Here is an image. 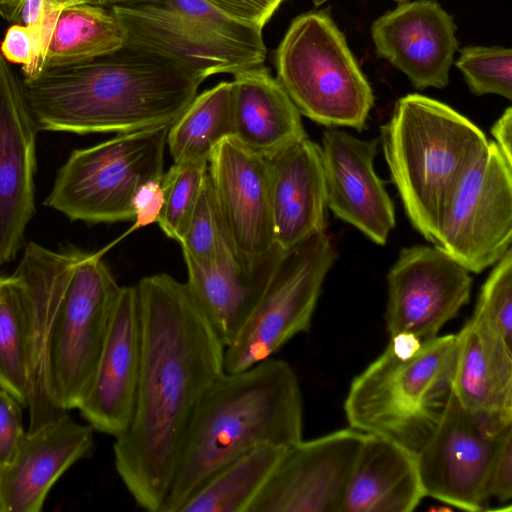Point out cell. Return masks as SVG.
I'll return each instance as SVG.
<instances>
[{
    "label": "cell",
    "instance_id": "cell-44",
    "mask_svg": "<svg viewBox=\"0 0 512 512\" xmlns=\"http://www.w3.org/2000/svg\"><path fill=\"white\" fill-rule=\"evenodd\" d=\"M395 1L402 3V2H407V1H410V0H395Z\"/></svg>",
    "mask_w": 512,
    "mask_h": 512
},
{
    "label": "cell",
    "instance_id": "cell-10",
    "mask_svg": "<svg viewBox=\"0 0 512 512\" xmlns=\"http://www.w3.org/2000/svg\"><path fill=\"white\" fill-rule=\"evenodd\" d=\"M336 257L326 230L275 254L245 325L225 348V372L241 371L274 357L293 337L310 329L325 277Z\"/></svg>",
    "mask_w": 512,
    "mask_h": 512
},
{
    "label": "cell",
    "instance_id": "cell-15",
    "mask_svg": "<svg viewBox=\"0 0 512 512\" xmlns=\"http://www.w3.org/2000/svg\"><path fill=\"white\" fill-rule=\"evenodd\" d=\"M503 431L483 427L452 393L439 424L416 454L425 496L466 511L483 510Z\"/></svg>",
    "mask_w": 512,
    "mask_h": 512
},
{
    "label": "cell",
    "instance_id": "cell-5",
    "mask_svg": "<svg viewBox=\"0 0 512 512\" xmlns=\"http://www.w3.org/2000/svg\"><path fill=\"white\" fill-rule=\"evenodd\" d=\"M456 334L423 341L413 354L389 345L351 382L344 411L351 428L417 454L452 394Z\"/></svg>",
    "mask_w": 512,
    "mask_h": 512
},
{
    "label": "cell",
    "instance_id": "cell-11",
    "mask_svg": "<svg viewBox=\"0 0 512 512\" xmlns=\"http://www.w3.org/2000/svg\"><path fill=\"white\" fill-rule=\"evenodd\" d=\"M511 241L512 163L489 142L451 194L435 246L480 273L504 256Z\"/></svg>",
    "mask_w": 512,
    "mask_h": 512
},
{
    "label": "cell",
    "instance_id": "cell-42",
    "mask_svg": "<svg viewBox=\"0 0 512 512\" xmlns=\"http://www.w3.org/2000/svg\"><path fill=\"white\" fill-rule=\"evenodd\" d=\"M315 6H320L329 0H312Z\"/></svg>",
    "mask_w": 512,
    "mask_h": 512
},
{
    "label": "cell",
    "instance_id": "cell-39",
    "mask_svg": "<svg viewBox=\"0 0 512 512\" xmlns=\"http://www.w3.org/2000/svg\"><path fill=\"white\" fill-rule=\"evenodd\" d=\"M161 180L146 181L137 189L132 200L134 224L130 231L158 223L164 204Z\"/></svg>",
    "mask_w": 512,
    "mask_h": 512
},
{
    "label": "cell",
    "instance_id": "cell-31",
    "mask_svg": "<svg viewBox=\"0 0 512 512\" xmlns=\"http://www.w3.org/2000/svg\"><path fill=\"white\" fill-rule=\"evenodd\" d=\"M208 164L173 163L161 183L164 204L158 224L165 235L182 243L207 174Z\"/></svg>",
    "mask_w": 512,
    "mask_h": 512
},
{
    "label": "cell",
    "instance_id": "cell-40",
    "mask_svg": "<svg viewBox=\"0 0 512 512\" xmlns=\"http://www.w3.org/2000/svg\"><path fill=\"white\" fill-rule=\"evenodd\" d=\"M46 13V0H24L18 14L16 24L30 28L35 35L36 44Z\"/></svg>",
    "mask_w": 512,
    "mask_h": 512
},
{
    "label": "cell",
    "instance_id": "cell-35",
    "mask_svg": "<svg viewBox=\"0 0 512 512\" xmlns=\"http://www.w3.org/2000/svg\"><path fill=\"white\" fill-rule=\"evenodd\" d=\"M22 408L14 396L0 387V472L12 461L26 434Z\"/></svg>",
    "mask_w": 512,
    "mask_h": 512
},
{
    "label": "cell",
    "instance_id": "cell-22",
    "mask_svg": "<svg viewBox=\"0 0 512 512\" xmlns=\"http://www.w3.org/2000/svg\"><path fill=\"white\" fill-rule=\"evenodd\" d=\"M452 393L489 431L512 426V347L472 318L456 334Z\"/></svg>",
    "mask_w": 512,
    "mask_h": 512
},
{
    "label": "cell",
    "instance_id": "cell-13",
    "mask_svg": "<svg viewBox=\"0 0 512 512\" xmlns=\"http://www.w3.org/2000/svg\"><path fill=\"white\" fill-rule=\"evenodd\" d=\"M364 437L349 427L287 447L247 512H338Z\"/></svg>",
    "mask_w": 512,
    "mask_h": 512
},
{
    "label": "cell",
    "instance_id": "cell-29",
    "mask_svg": "<svg viewBox=\"0 0 512 512\" xmlns=\"http://www.w3.org/2000/svg\"><path fill=\"white\" fill-rule=\"evenodd\" d=\"M286 448L253 447L217 471L179 512H247Z\"/></svg>",
    "mask_w": 512,
    "mask_h": 512
},
{
    "label": "cell",
    "instance_id": "cell-9",
    "mask_svg": "<svg viewBox=\"0 0 512 512\" xmlns=\"http://www.w3.org/2000/svg\"><path fill=\"white\" fill-rule=\"evenodd\" d=\"M84 253L57 303L45 349V383L57 416L77 409L92 380L121 286L102 260Z\"/></svg>",
    "mask_w": 512,
    "mask_h": 512
},
{
    "label": "cell",
    "instance_id": "cell-26",
    "mask_svg": "<svg viewBox=\"0 0 512 512\" xmlns=\"http://www.w3.org/2000/svg\"><path fill=\"white\" fill-rule=\"evenodd\" d=\"M183 257L188 290L224 346L228 347L245 325L264 278L259 283L248 280L234 257L210 265L199 264L187 254Z\"/></svg>",
    "mask_w": 512,
    "mask_h": 512
},
{
    "label": "cell",
    "instance_id": "cell-28",
    "mask_svg": "<svg viewBox=\"0 0 512 512\" xmlns=\"http://www.w3.org/2000/svg\"><path fill=\"white\" fill-rule=\"evenodd\" d=\"M234 136L232 82H220L197 94L170 125L167 146L174 163L208 164L224 139Z\"/></svg>",
    "mask_w": 512,
    "mask_h": 512
},
{
    "label": "cell",
    "instance_id": "cell-17",
    "mask_svg": "<svg viewBox=\"0 0 512 512\" xmlns=\"http://www.w3.org/2000/svg\"><path fill=\"white\" fill-rule=\"evenodd\" d=\"M141 357L142 323L136 285L121 286L92 380L77 408L94 430L115 439L128 429Z\"/></svg>",
    "mask_w": 512,
    "mask_h": 512
},
{
    "label": "cell",
    "instance_id": "cell-1",
    "mask_svg": "<svg viewBox=\"0 0 512 512\" xmlns=\"http://www.w3.org/2000/svg\"><path fill=\"white\" fill-rule=\"evenodd\" d=\"M142 357L131 423L115 438L116 472L136 505L162 512L192 416L225 372V346L185 282L166 273L136 285Z\"/></svg>",
    "mask_w": 512,
    "mask_h": 512
},
{
    "label": "cell",
    "instance_id": "cell-27",
    "mask_svg": "<svg viewBox=\"0 0 512 512\" xmlns=\"http://www.w3.org/2000/svg\"><path fill=\"white\" fill-rule=\"evenodd\" d=\"M126 33L109 9L74 4L57 9L41 71L92 61L126 42Z\"/></svg>",
    "mask_w": 512,
    "mask_h": 512
},
{
    "label": "cell",
    "instance_id": "cell-25",
    "mask_svg": "<svg viewBox=\"0 0 512 512\" xmlns=\"http://www.w3.org/2000/svg\"><path fill=\"white\" fill-rule=\"evenodd\" d=\"M234 136L270 158L307 137L301 113L268 68L258 65L233 75Z\"/></svg>",
    "mask_w": 512,
    "mask_h": 512
},
{
    "label": "cell",
    "instance_id": "cell-45",
    "mask_svg": "<svg viewBox=\"0 0 512 512\" xmlns=\"http://www.w3.org/2000/svg\"><path fill=\"white\" fill-rule=\"evenodd\" d=\"M48 1H54V0H48Z\"/></svg>",
    "mask_w": 512,
    "mask_h": 512
},
{
    "label": "cell",
    "instance_id": "cell-16",
    "mask_svg": "<svg viewBox=\"0 0 512 512\" xmlns=\"http://www.w3.org/2000/svg\"><path fill=\"white\" fill-rule=\"evenodd\" d=\"M37 132L22 81L0 52V264L22 248L35 211Z\"/></svg>",
    "mask_w": 512,
    "mask_h": 512
},
{
    "label": "cell",
    "instance_id": "cell-19",
    "mask_svg": "<svg viewBox=\"0 0 512 512\" xmlns=\"http://www.w3.org/2000/svg\"><path fill=\"white\" fill-rule=\"evenodd\" d=\"M378 56L418 89L444 88L458 49L453 18L434 0L407 1L371 26Z\"/></svg>",
    "mask_w": 512,
    "mask_h": 512
},
{
    "label": "cell",
    "instance_id": "cell-20",
    "mask_svg": "<svg viewBox=\"0 0 512 512\" xmlns=\"http://www.w3.org/2000/svg\"><path fill=\"white\" fill-rule=\"evenodd\" d=\"M94 429L67 413L27 431L0 472V512H38L59 477L94 449Z\"/></svg>",
    "mask_w": 512,
    "mask_h": 512
},
{
    "label": "cell",
    "instance_id": "cell-38",
    "mask_svg": "<svg viewBox=\"0 0 512 512\" xmlns=\"http://www.w3.org/2000/svg\"><path fill=\"white\" fill-rule=\"evenodd\" d=\"M243 24L262 29L283 0H206Z\"/></svg>",
    "mask_w": 512,
    "mask_h": 512
},
{
    "label": "cell",
    "instance_id": "cell-12",
    "mask_svg": "<svg viewBox=\"0 0 512 512\" xmlns=\"http://www.w3.org/2000/svg\"><path fill=\"white\" fill-rule=\"evenodd\" d=\"M207 170L237 263L248 280L259 283L279 251L274 238L268 159L229 137L214 149Z\"/></svg>",
    "mask_w": 512,
    "mask_h": 512
},
{
    "label": "cell",
    "instance_id": "cell-6",
    "mask_svg": "<svg viewBox=\"0 0 512 512\" xmlns=\"http://www.w3.org/2000/svg\"><path fill=\"white\" fill-rule=\"evenodd\" d=\"M108 5L127 41L203 80L264 64L262 29L230 18L206 0H112Z\"/></svg>",
    "mask_w": 512,
    "mask_h": 512
},
{
    "label": "cell",
    "instance_id": "cell-23",
    "mask_svg": "<svg viewBox=\"0 0 512 512\" xmlns=\"http://www.w3.org/2000/svg\"><path fill=\"white\" fill-rule=\"evenodd\" d=\"M267 159L275 244L286 251L326 230L321 149L305 137Z\"/></svg>",
    "mask_w": 512,
    "mask_h": 512
},
{
    "label": "cell",
    "instance_id": "cell-7",
    "mask_svg": "<svg viewBox=\"0 0 512 512\" xmlns=\"http://www.w3.org/2000/svg\"><path fill=\"white\" fill-rule=\"evenodd\" d=\"M275 66L301 115L328 127L365 128L373 92L330 15L314 11L295 18Z\"/></svg>",
    "mask_w": 512,
    "mask_h": 512
},
{
    "label": "cell",
    "instance_id": "cell-41",
    "mask_svg": "<svg viewBox=\"0 0 512 512\" xmlns=\"http://www.w3.org/2000/svg\"><path fill=\"white\" fill-rule=\"evenodd\" d=\"M493 141L505 159L512 163V108L508 107L494 123Z\"/></svg>",
    "mask_w": 512,
    "mask_h": 512
},
{
    "label": "cell",
    "instance_id": "cell-21",
    "mask_svg": "<svg viewBox=\"0 0 512 512\" xmlns=\"http://www.w3.org/2000/svg\"><path fill=\"white\" fill-rule=\"evenodd\" d=\"M84 253L73 246L55 251L29 242L14 272L24 287L29 315L28 431L59 417L47 397L46 342L61 293Z\"/></svg>",
    "mask_w": 512,
    "mask_h": 512
},
{
    "label": "cell",
    "instance_id": "cell-43",
    "mask_svg": "<svg viewBox=\"0 0 512 512\" xmlns=\"http://www.w3.org/2000/svg\"><path fill=\"white\" fill-rule=\"evenodd\" d=\"M9 2L11 3H14V4H19L21 3L23 0H8Z\"/></svg>",
    "mask_w": 512,
    "mask_h": 512
},
{
    "label": "cell",
    "instance_id": "cell-37",
    "mask_svg": "<svg viewBox=\"0 0 512 512\" xmlns=\"http://www.w3.org/2000/svg\"><path fill=\"white\" fill-rule=\"evenodd\" d=\"M0 52L7 61L22 66L25 78L33 76L36 60V38L30 28L20 24L12 25L2 40Z\"/></svg>",
    "mask_w": 512,
    "mask_h": 512
},
{
    "label": "cell",
    "instance_id": "cell-34",
    "mask_svg": "<svg viewBox=\"0 0 512 512\" xmlns=\"http://www.w3.org/2000/svg\"><path fill=\"white\" fill-rule=\"evenodd\" d=\"M481 287L472 319L512 347V250L499 259Z\"/></svg>",
    "mask_w": 512,
    "mask_h": 512
},
{
    "label": "cell",
    "instance_id": "cell-24",
    "mask_svg": "<svg viewBox=\"0 0 512 512\" xmlns=\"http://www.w3.org/2000/svg\"><path fill=\"white\" fill-rule=\"evenodd\" d=\"M424 497L416 454L365 434L338 512H411Z\"/></svg>",
    "mask_w": 512,
    "mask_h": 512
},
{
    "label": "cell",
    "instance_id": "cell-3",
    "mask_svg": "<svg viewBox=\"0 0 512 512\" xmlns=\"http://www.w3.org/2000/svg\"><path fill=\"white\" fill-rule=\"evenodd\" d=\"M302 434V394L288 362L272 357L224 372L192 416L162 512H179L217 471L253 447H289Z\"/></svg>",
    "mask_w": 512,
    "mask_h": 512
},
{
    "label": "cell",
    "instance_id": "cell-30",
    "mask_svg": "<svg viewBox=\"0 0 512 512\" xmlns=\"http://www.w3.org/2000/svg\"><path fill=\"white\" fill-rule=\"evenodd\" d=\"M29 315L20 279L0 275V387L28 401Z\"/></svg>",
    "mask_w": 512,
    "mask_h": 512
},
{
    "label": "cell",
    "instance_id": "cell-33",
    "mask_svg": "<svg viewBox=\"0 0 512 512\" xmlns=\"http://www.w3.org/2000/svg\"><path fill=\"white\" fill-rule=\"evenodd\" d=\"M456 66L470 91L482 96L496 94L512 98V52L500 46H466Z\"/></svg>",
    "mask_w": 512,
    "mask_h": 512
},
{
    "label": "cell",
    "instance_id": "cell-4",
    "mask_svg": "<svg viewBox=\"0 0 512 512\" xmlns=\"http://www.w3.org/2000/svg\"><path fill=\"white\" fill-rule=\"evenodd\" d=\"M383 152L413 227L433 245L454 189L489 141L465 116L433 98H400L381 127Z\"/></svg>",
    "mask_w": 512,
    "mask_h": 512
},
{
    "label": "cell",
    "instance_id": "cell-32",
    "mask_svg": "<svg viewBox=\"0 0 512 512\" xmlns=\"http://www.w3.org/2000/svg\"><path fill=\"white\" fill-rule=\"evenodd\" d=\"M180 245L183 254L189 255L202 265L235 258L218 212L208 170Z\"/></svg>",
    "mask_w": 512,
    "mask_h": 512
},
{
    "label": "cell",
    "instance_id": "cell-8",
    "mask_svg": "<svg viewBox=\"0 0 512 512\" xmlns=\"http://www.w3.org/2000/svg\"><path fill=\"white\" fill-rule=\"evenodd\" d=\"M169 127L119 133L74 150L58 170L44 204L72 221L133 220L132 200L137 189L163 177Z\"/></svg>",
    "mask_w": 512,
    "mask_h": 512
},
{
    "label": "cell",
    "instance_id": "cell-2",
    "mask_svg": "<svg viewBox=\"0 0 512 512\" xmlns=\"http://www.w3.org/2000/svg\"><path fill=\"white\" fill-rule=\"evenodd\" d=\"M203 81L126 40L92 61L24 77L22 89L39 131L119 134L173 124Z\"/></svg>",
    "mask_w": 512,
    "mask_h": 512
},
{
    "label": "cell",
    "instance_id": "cell-18",
    "mask_svg": "<svg viewBox=\"0 0 512 512\" xmlns=\"http://www.w3.org/2000/svg\"><path fill=\"white\" fill-rule=\"evenodd\" d=\"M377 144L375 139L331 128L323 133L320 149L326 206L374 243L384 245L395 226V209L374 170Z\"/></svg>",
    "mask_w": 512,
    "mask_h": 512
},
{
    "label": "cell",
    "instance_id": "cell-36",
    "mask_svg": "<svg viewBox=\"0 0 512 512\" xmlns=\"http://www.w3.org/2000/svg\"><path fill=\"white\" fill-rule=\"evenodd\" d=\"M488 497L499 502L512 497V426L506 428L499 439L488 480Z\"/></svg>",
    "mask_w": 512,
    "mask_h": 512
},
{
    "label": "cell",
    "instance_id": "cell-14",
    "mask_svg": "<svg viewBox=\"0 0 512 512\" xmlns=\"http://www.w3.org/2000/svg\"><path fill=\"white\" fill-rule=\"evenodd\" d=\"M385 312L390 336L407 333L421 341L439 335L470 298V272L439 247L403 248L387 275Z\"/></svg>",
    "mask_w": 512,
    "mask_h": 512
}]
</instances>
